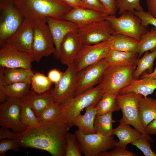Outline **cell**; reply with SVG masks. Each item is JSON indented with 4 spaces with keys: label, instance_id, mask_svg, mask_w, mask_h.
I'll list each match as a JSON object with an SVG mask.
<instances>
[{
    "label": "cell",
    "instance_id": "f35d334b",
    "mask_svg": "<svg viewBox=\"0 0 156 156\" xmlns=\"http://www.w3.org/2000/svg\"><path fill=\"white\" fill-rule=\"evenodd\" d=\"M132 12L140 19L142 25L144 27L146 28L149 25H152L156 28V18L153 16L148 12L144 11H134Z\"/></svg>",
    "mask_w": 156,
    "mask_h": 156
},
{
    "label": "cell",
    "instance_id": "e0dca14e",
    "mask_svg": "<svg viewBox=\"0 0 156 156\" xmlns=\"http://www.w3.org/2000/svg\"><path fill=\"white\" fill-rule=\"evenodd\" d=\"M52 36L55 48L53 53L55 57L60 59V47L64 38L71 31H77L78 27L73 23L64 19H57L48 17L46 19Z\"/></svg>",
    "mask_w": 156,
    "mask_h": 156
},
{
    "label": "cell",
    "instance_id": "7bdbcfd3",
    "mask_svg": "<svg viewBox=\"0 0 156 156\" xmlns=\"http://www.w3.org/2000/svg\"><path fill=\"white\" fill-rule=\"evenodd\" d=\"M103 5L109 15H115L117 9L116 4V0H99Z\"/></svg>",
    "mask_w": 156,
    "mask_h": 156
},
{
    "label": "cell",
    "instance_id": "2e32d148",
    "mask_svg": "<svg viewBox=\"0 0 156 156\" xmlns=\"http://www.w3.org/2000/svg\"><path fill=\"white\" fill-rule=\"evenodd\" d=\"M77 72L74 62L68 66L62 77L55 84L53 93L55 102L60 103L73 96Z\"/></svg>",
    "mask_w": 156,
    "mask_h": 156
},
{
    "label": "cell",
    "instance_id": "5b68a950",
    "mask_svg": "<svg viewBox=\"0 0 156 156\" xmlns=\"http://www.w3.org/2000/svg\"><path fill=\"white\" fill-rule=\"evenodd\" d=\"M143 96L131 92L124 94H118L116 99L121 110L122 118L118 120L133 126L139 131L151 143L154 140L145 131L141 123L139 116L138 105L139 99Z\"/></svg>",
    "mask_w": 156,
    "mask_h": 156
},
{
    "label": "cell",
    "instance_id": "7dc6e473",
    "mask_svg": "<svg viewBox=\"0 0 156 156\" xmlns=\"http://www.w3.org/2000/svg\"><path fill=\"white\" fill-rule=\"evenodd\" d=\"M148 12L156 18V0H146Z\"/></svg>",
    "mask_w": 156,
    "mask_h": 156
},
{
    "label": "cell",
    "instance_id": "5bb4252c",
    "mask_svg": "<svg viewBox=\"0 0 156 156\" xmlns=\"http://www.w3.org/2000/svg\"><path fill=\"white\" fill-rule=\"evenodd\" d=\"M0 66L7 68L31 69V63L35 61L30 54L17 51L10 45L0 43Z\"/></svg>",
    "mask_w": 156,
    "mask_h": 156
},
{
    "label": "cell",
    "instance_id": "60d3db41",
    "mask_svg": "<svg viewBox=\"0 0 156 156\" xmlns=\"http://www.w3.org/2000/svg\"><path fill=\"white\" fill-rule=\"evenodd\" d=\"M134 153L127 150L126 148L115 147L109 151H107L103 152L99 156H136Z\"/></svg>",
    "mask_w": 156,
    "mask_h": 156
},
{
    "label": "cell",
    "instance_id": "7a4b0ae2",
    "mask_svg": "<svg viewBox=\"0 0 156 156\" xmlns=\"http://www.w3.org/2000/svg\"><path fill=\"white\" fill-rule=\"evenodd\" d=\"M14 4L24 18L46 20L47 17L63 19L71 8L61 0H13Z\"/></svg>",
    "mask_w": 156,
    "mask_h": 156
},
{
    "label": "cell",
    "instance_id": "d6986e66",
    "mask_svg": "<svg viewBox=\"0 0 156 156\" xmlns=\"http://www.w3.org/2000/svg\"><path fill=\"white\" fill-rule=\"evenodd\" d=\"M109 15L86 8H72L64 16L63 19L73 23L79 28L94 21L105 20Z\"/></svg>",
    "mask_w": 156,
    "mask_h": 156
},
{
    "label": "cell",
    "instance_id": "d590c367",
    "mask_svg": "<svg viewBox=\"0 0 156 156\" xmlns=\"http://www.w3.org/2000/svg\"><path fill=\"white\" fill-rule=\"evenodd\" d=\"M65 151L66 156H81L82 153L80 145L75 134L68 132Z\"/></svg>",
    "mask_w": 156,
    "mask_h": 156
},
{
    "label": "cell",
    "instance_id": "ac0fdd59",
    "mask_svg": "<svg viewBox=\"0 0 156 156\" xmlns=\"http://www.w3.org/2000/svg\"><path fill=\"white\" fill-rule=\"evenodd\" d=\"M83 45L77 31H71L67 34L60 47V60L61 63L67 66L72 64Z\"/></svg>",
    "mask_w": 156,
    "mask_h": 156
},
{
    "label": "cell",
    "instance_id": "c3c4849f",
    "mask_svg": "<svg viewBox=\"0 0 156 156\" xmlns=\"http://www.w3.org/2000/svg\"><path fill=\"white\" fill-rule=\"evenodd\" d=\"M144 130L149 135H156V118L148 125Z\"/></svg>",
    "mask_w": 156,
    "mask_h": 156
},
{
    "label": "cell",
    "instance_id": "484cf974",
    "mask_svg": "<svg viewBox=\"0 0 156 156\" xmlns=\"http://www.w3.org/2000/svg\"><path fill=\"white\" fill-rule=\"evenodd\" d=\"M31 83L19 82L4 85L0 77V102H4L8 97L22 98L29 91Z\"/></svg>",
    "mask_w": 156,
    "mask_h": 156
},
{
    "label": "cell",
    "instance_id": "8d00e7d4",
    "mask_svg": "<svg viewBox=\"0 0 156 156\" xmlns=\"http://www.w3.org/2000/svg\"><path fill=\"white\" fill-rule=\"evenodd\" d=\"M115 2L117 8L119 10V14L126 11H144L140 5V0H116Z\"/></svg>",
    "mask_w": 156,
    "mask_h": 156
},
{
    "label": "cell",
    "instance_id": "4dcf8cb0",
    "mask_svg": "<svg viewBox=\"0 0 156 156\" xmlns=\"http://www.w3.org/2000/svg\"><path fill=\"white\" fill-rule=\"evenodd\" d=\"M62 107L60 103L53 102L47 106L36 116L40 122L61 121Z\"/></svg>",
    "mask_w": 156,
    "mask_h": 156
},
{
    "label": "cell",
    "instance_id": "6da1fadb",
    "mask_svg": "<svg viewBox=\"0 0 156 156\" xmlns=\"http://www.w3.org/2000/svg\"><path fill=\"white\" fill-rule=\"evenodd\" d=\"M69 129L60 121L40 122L27 126L17 134L20 147L46 151L52 156H66L65 148Z\"/></svg>",
    "mask_w": 156,
    "mask_h": 156
},
{
    "label": "cell",
    "instance_id": "f1b7e54d",
    "mask_svg": "<svg viewBox=\"0 0 156 156\" xmlns=\"http://www.w3.org/2000/svg\"><path fill=\"white\" fill-rule=\"evenodd\" d=\"M112 113L110 112L102 115L96 114L94 122L95 133L107 137H110L113 135L114 129L112 127Z\"/></svg>",
    "mask_w": 156,
    "mask_h": 156
},
{
    "label": "cell",
    "instance_id": "836d02e7",
    "mask_svg": "<svg viewBox=\"0 0 156 156\" xmlns=\"http://www.w3.org/2000/svg\"><path fill=\"white\" fill-rule=\"evenodd\" d=\"M52 83L47 76L36 72L34 73L32 77L31 85L33 91L41 94L49 90Z\"/></svg>",
    "mask_w": 156,
    "mask_h": 156
},
{
    "label": "cell",
    "instance_id": "52a82bcc",
    "mask_svg": "<svg viewBox=\"0 0 156 156\" xmlns=\"http://www.w3.org/2000/svg\"><path fill=\"white\" fill-rule=\"evenodd\" d=\"M24 18L13 0H0V43L4 42L16 32Z\"/></svg>",
    "mask_w": 156,
    "mask_h": 156
},
{
    "label": "cell",
    "instance_id": "ab89813d",
    "mask_svg": "<svg viewBox=\"0 0 156 156\" xmlns=\"http://www.w3.org/2000/svg\"><path fill=\"white\" fill-rule=\"evenodd\" d=\"M0 141V155H4L6 152L10 149L17 151L20 147L16 139H6Z\"/></svg>",
    "mask_w": 156,
    "mask_h": 156
},
{
    "label": "cell",
    "instance_id": "f6af8a7d",
    "mask_svg": "<svg viewBox=\"0 0 156 156\" xmlns=\"http://www.w3.org/2000/svg\"><path fill=\"white\" fill-rule=\"evenodd\" d=\"M17 134L11 131L9 129L1 127L0 129V140L6 139H15Z\"/></svg>",
    "mask_w": 156,
    "mask_h": 156
},
{
    "label": "cell",
    "instance_id": "ba28073f",
    "mask_svg": "<svg viewBox=\"0 0 156 156\" xmlns=\"http://www.w3.org/2000/svg\"><path fill=\"white\" fill-rule=\"evenodd\" d=\"M105 20L111 23L115 31L114 34H123L139 41L148 31L142 25L140 19L132 12L126 11L118 17L109 15Z\"/></svg>",
    "mask_w": 156,
    "mask_h": 156
},
{
    "label": "cell",
    "instance_id": "603a6c76",
    "mask_svg": "<svg viewBox=\"0 0 156 156\" xmlns=\"http://www.w3.org/2000/svg\"><path fill=\"white\" fill-rule=\"evenodd\" d=\"M111 49L120 51L138 52L139 41L120 34H114L108 39Z\"/></svg>",
    "mask_w": 156,
    "mask_h": 156
},
{
    "label": "cell",
    "instance_id": "d6a6232c",
    "mask_svg": "<svg viewBox=\"0 0 156 156\" xmlns=\"http://www.w3.org/2000/svg\"><path fill=\"white\" fill-rule=\"evenodd\" d=\"M156 49V28L151 27L150 31L143 35L139 40L138 50V58L145 52L154 51Z\"/></svg>",
    "mask_w": 156,
    "mask_h": 156
},
{
    "label": "cell",
    "instance_id": "7c38bea8",
    "mask_svg": "<svg viewBox=\"0 0 156 156\" xmlns=\"http://www.w3.org/2000/svg\"><path fill=\"white\" fill-rule=\"evenodd\" d=\"M77 32L83 44L90 45L107 40L115 31L109 22L103 20L92 22L80 27Z\"/></svg>",
    "mask_w": 156,
    "mask_h": 156
},
{
    "label": "cell",
    "instance_id": "f546056e",
    "mask_svg": "<svg viewBox=\"0 0 156 156\" xmlns=\"http://www.w3.org/2000/svg\"><path fill=\"white\" fill-rule=\"evenodd\" d=\"M117 95L104 93L95 106L96 114L102 115L108 112L119 111L120 109L116 98Z\"/></svg>",
    "mask_w": 156,
    "mask_h": 156
},
{
    "label": "cell",
    "instance_id": "4fadbf2b",
    "mask_svg": "<svg viewBox=\"0 0 156 156\" xmlns=\"http://www.w3.org/2000/svg\"><path fill=\"white\" fill-rule=\"evenodd\" d=\"M110 50L108 40L94 44H83L73 62L77 71L105 58Z\"/></svg>",
    "mask_w": 156,
    "mask_h": 156
},
{
    "label": "cell",
    "instance_id": "b9f144b4",
    "mask_svg": "<svg viewBox=\"0 0 156 156\" xmlns=\"http://www.w3.org/2000/svg\"><path fill=\"white\" fill-rule=\"evenodd\" d=\"M82 1L86 8L108 14L105 8L99 0Z\"/></svg>",
    "mask_w": 156,
    "mask_h": 156
},
{
    "label": "cell",
    "instance_id": "3957f363",
    "mask_svg": "<svg viewBox=\"0 0 156 156\" xmlns=\"http://www.w3.org/2000/svg\"><path fill=\"white\" fill-rule=\"evenodd\" d=\"M103 94L98 85L60 103L62 108L61 121L69 129L73 126L74 119L82 109L90 105H94L96 106Z\"/></svg>",
    "mask_w": 156,
    "mask_h": 156
},
{
    "label": "cell",
    "instance_id": "9c48e42d",
    "mask_svg": "<svg viewBox=\"0 0 156 156\" xmlns=\"http://www.w3.org/2000/svg\"><path fill=\"white\" fill-rule=\"evenodd\" d=\"M75 134L85 156H99L101 153L116 147L118 142L114 139V135L107 137L99 133L85 134L79 129Z\"/></svg>",
    "mask_w": 156,
    "mask_h": 156
},
{
    "label": "cell",
    "instance_id": "681fc988",
    "mask_svg": "<svg viewBox=\"0 0 156 156\" xmlns=\"http://www.w3.org/2000/svg\"><path fill=\"white\" fill-rule=\"evenodd\" d=\"M144 77H156V66L153 71L149 74H145L142 76L141 78Z\"/></svg>",
    "mask_w": 156,
    "mask_h": 156
},
{
    "label": "cell",
    "instance_id": "e575fe53",
    "mask_svg": "<svg viewBox=\"0 0 156 156\" xmlns=\"http://www.w3.org/2000/svg\"><path fill=\"white\" fill-rule=\"evenodd\" d=\"M20 105V117L23 123L28 126L40 123L34 112L29 105L22 99Z\"/></svg>",
    "mask_w": 156,
    "mask_h": 156
},
{
    "label": "cell",
    "instance_id": "44dd1931",
    "mask_svg": "<svg viewBox=\"0 0 156 156\" xmlns=\"http://www.w3.org/2000/svg\"><path fill=\"white\" fill-rule=\"evenodd\" d=\"M34 74L31 69L0 67V76L2 77L4 85L19 82L31 83Z\"/></svg>",
    "mask_w": 156,
    "mask_h": 156
},
{
    "label": "cell",
    "instance_id": "9a60e30c",
    "mask_svg": "<svg viewBox=\"0 0 156 156\" xmlns=\"http://www.w3.org/2000/svg\"><path fill=\"white\" fill-rule=\"evenodd\" d=\"M33 40V20L24 18L18 29L3 43L11 45L20 52L34 56Z\"/></svg>",
    "mask_w": 156,
    "mask_h": 156
},
{
    "label": "cell",
    "instance_id": "1f68e13d",
    "mask_svg": "<svg viewBox=\"0 0 156 156\" xmlns=\"http://www.w3.org/2000/svg\"><path fill=\"white\" fill-rule=\"evenodd\" d=\"M156 58V49L150 53L148 51L145 52L143 56L137 60L136 68L133 73L134 79H138L142 73L147 70L148 72L147 74L152 72L154 62Z\"/></svg>",
    "mask_w": 156,
    "mask_h": 156
},
{
    "label": "cell",
    "instance_id": "ee69618b",
    "mask_svg": "<svg viewBox=\"0 0 156 156\" xmlns=\"http://www.w3.org/2000/svg\"><path fill=\"white\" fill-rule=\"evenodd\" d=\"M63 73L56 69H51L48 73V77L53 83H57L62 77Z\"/></svg>",
    "mask_w": 156,
    "mask_h": 156
},
{
    "label": "cell",
    "instance_id": "30bf717a",
    "mask_svg": "<svg viewBox=\"0 0 156 156\" xmlns=\"http://www.w3.org/2000/svg\"><path fill=\"white\" fill-rule=\"evenodd\" d=\"M22 98L8 97L0 105V125L10 129L16 133H22L27 126L22 122L20 117Z\"/></svg>",
    "mask_w": 156,
    "mask_h": 156
},
{
    "label": "cell",
    "instance_id": "bcb514c9",
    "mask_svg": "<svg viewBox=\"0 0 156 156\" xmlns=\"http://www.w3.org/2000/svg\"><path fill=\"white\" fill-rule=\"evenodd\" d=\"M72 8H86L82 0H61Z\"/></svg>",
    "mask_w": 156,
    "mask_h": 156
},
{
    "label": "cell",
    "instance_id": "8fae6325",
    "mask_svg": "<svg viewBox=\"0 0 156 156\" xmlns=\"http://www.w3.org/2000/svg\"><path fill=\"white\" fill-rule=\"evenodd\" d=\"M109 66L105 58L77 72L73 96H77L99 84L104 71Z\"/></svg>",
    "mask_w": 156,
    "mask_h": 156
},
{
    "label": "cell",
    "instance_id": "cb8c5ba5",
    "mask_svg": "<svg viewBox=\"0 0 156 156\" xmlns=\"http://www.w3.org/2000/svg\"><path fill=\"white\" fill-rule=\"evenodd\" d=\"M119 122L118 126L114 129L113 133L119 139L116 147L126 148L128 144L144 137L139 131L133 128L130 125L122 122Z\"/></svg>",
    "mask_w": 156,
    "mask_h": 156
},
{
    "label": "cell",
    "instance_id": "d4e9b609",
    "mask_svg": "<svg viewBox=\"0 0 156 156\" xmlns=\"http://www.w3.org/2000/svg\"><path fill=\"white\" fill-rule=\"evenodd\" d=\"M138 108L140 122L144 129L156 118V99L142 96L138 100Z\"/></svg>",
    "mask_w": 156,
    "mask_h": 156
},
{
    "label": "cell",
    "instance_id": "ffe728a7",
    "mask_svg": "<svg viewBox=\"0 0 156 156\" xmlns=\"http://www.w3.org/2000/svg\"><path fill=\"white\" fill-rule=\"evenodd\" d=\"M36 93L34 91L29 90L22 99L30 105L36 116L54 101L53 90H49L41 94Z\"/></svg>",
    "mask_w": 156,
    "mask_h": 156
},
{
    "label": "cell",
    "instance_id": "8992f818",
    "mask_svg": "<svg viewBox=\"0 0 156 156\" xmlns=\"http://www.w3.org/2000/svg\"><path fill=\"white\" fill-rule=\"evenodd\" d=\"M33 50L35 61L39 62L44 57L55 52L53 39L46 20H33Z\"/></svg>",
    "mask_w": 156,
    "mask_h": 156
},
{
    "label": "cell",
    "instance_id": "83f0119b",
    "mask_svg": "<svg viewBox=\"0 0 156 156\" xmlns=\"http://www.w3.org/2000/svg\"><path fill=\"white\" fill-rule=\"evenodd\" d=\"M95 106L92 105L86 107L85 114L83 115L80 114L74 119L73 126L77 127L85 134L95 133L94 122L96 114Z\"/></svg>",
    "mask_w": 156,
    "mask_h": 156
},
{
    "label": "cell",
    "instance_id": "7402d4cb",
    "mask_svg": "<svg viewBox=\"0 0 156 156\" xmlns=\"http://www.w3.org/2000/svg\"><path fill=\"white\" fill-rule=\"evenodd\" d=\"M156 89V77H144L134 79L129 85L122 89L118 94L134 92L144 96L152 94Z\"/></svg>",
    "mask_w": 156,
    "mask_h": 156
},
{
    "label": "cell",
    "instance_id": "277c9868",
    "mask_svg": "<svg viewBox=\"0 0 156 156\" xmlns=\"http://www.w3.org/2000/svg\"><path fill=\"white\" fill-rule=\"evenodd\" d=\"M136 67V63L122 67L108 66L99 83L103 93L118 94L134 79L133 73Z\"/></svg>",
    "mask_w": 156,
    "mask_h": 156
},
{
    "label": "cell",
    "instance_id": "4316f807",
    "mask_svg": "<svg viewBox=\"0 0 156 156\" xmlns=\"http://www.w3.org/2000/svg\"><path fill=\"white\" fill-rule=\"evenodd\" d=\"M109 66L122 67L137 63L138 53L125 52L111 49L105 57Z\"/></svg>",
    "mask_w": 156,
    "mask_h": 156
},
{
    "label": "cell",
    "instance_id": "74e56055",
    "mask_svg": "<svg viewBox=\"0 0 156 156\" xmlns=\"http://www.w3.org/2000/svg\"><path fill=\"white\" fill-rule=\"evenodd\" d=\"M150 142L144 137L136 140L131 144L140 150L145 156H156V154L151 149Z\"/></svg>",
    "mask_w": 156,
    "mask_h": 156
}]
</instances>
